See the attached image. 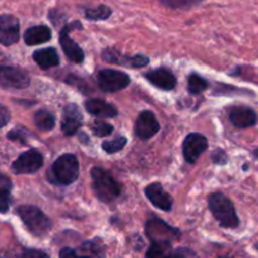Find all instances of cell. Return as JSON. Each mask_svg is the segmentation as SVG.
Segmentation results:
<instances>
[{
  "label": "cell",
  "mask_w": 258,
  "mask_h": 258,
  "mask_svg": "<svg viewBox=\"0 0 258 258\" xmlns=\"http://www.w3.org/2000/svg\"><path fill=\"white\" fill-rule=\"evenodd\" d=\"M217 95H253L252 91L244 90L242 88H237V86H229V85H218V90L215 91Z\"/></svg>",
  "instance_id": "obj_29"
},
{
  "label": "cell",
  "mask_w": 258,
  "mask_h": 258,
  "mask_svg": "<svg viewBox=\"0 0 258 258\" xmlns=\"http://www.w3.org/2000/svg\"><path fill=\"white\" fill-rule=\"evenodd\" d=\"M99 88L105 93H115L123 90L131 84V78L125 73L111 69H104L96 75Z\"/></svg>",
  "instance_id": "obj_8"
},
{
  "label": "cell",
  "mask_w": 258,
  "mask_h": 258,
  "mask_svg": "<svg viewBox=\"0 0 258 258\" xmlns=\"http://www.w3.org/2000/svg\"><path fill=\"white\" fill-rule=\"evenodd\" d=\"M146 235L152 243H172L181 237L177 228H173L157 217H152L146 222Z\"/></svg>",
  "instance_id": "obj_6"
},
{
  "label": "cell",
  "mask_w": 258,
  "mask_h": 258,
  "mask_svg": "<svg viewBox=\"0 0 258 258\" xmlns=\"http://www.w3.org/2000/svg\"><path fill=\"white\" fill-rule=\"evenodd\" d=\"M85 109L89 114L98 118H114L118 115L115 106L101 99H89L85 101Z\"/></svg>",
  "instance_id": "obj_18"
},
{
  "label": "cell",
  "mask_w": 258,
  "mask_h": 258,
  "mask_svg": "<svg viewBox=\"0 0 258 258\" xmlns=\"http://www.w3.org/2000/svg\"><path fill=\"white\" fill-rule=\"evenodd\" d=\"M74 29H83V24L80 21H74L71 23L64 24L63 28L59 32V43H61L63 53L71 62L81 63L84 61L85 54H84V51L80 48V46L71 39L70 32Z\"/></svg>",
  "instance_id": "obj_7"
},
{
  "label": "cell",
  "mask_w": 258,
  "mask_h": 258,
  "mask_svg": "<svg viewBox=\"0 0 258 258\" xmlns=\"http://www.w3.org/2000/svg\"><path fill=\"white\" fill-rule=\"evenodd\" d=\"M145 76L153 86L161 89V90H172L177 84V80H176L172 71L166 68L155 69V70L146 74Z\"/></svg>",
  "instance_id": "obj_17"
},
{
  "label": "cell",
  "mask_w": 258,
  "mask_h": 258,
  "mask_svg": "<svg viewBox=\"0 0 258 258\" xmlns=\"http://www.w3.org/2000/svg\"><path fill=\"white\" fill-rule=\"evenodd\" d=\"M17 214L23 220L29 232L37 237H43L51 230L52 222L39 208L34 205H22L17 209Z\"/></svg>",
  "instance_id": "obj_4"
},
{
  "label": "cell",
  "mask_w": 258,
  "mask_h": 258,
  "mask_svg": "<svg viewBox=\"0 0 258 258\" xmlns=\"http://www.w3.org/2000/svg\"><path fill=\"white\" fill-rule=\"evenodd\" d=\"M101 57L105 62L114 64H120V66H131V68H145L147 66L150 58L143 54H136V56H126V54L120 53L119 51L114 48L104 49Z\"/></svg>",
  "instance_id": "obj_11"
},
{
  "label": "cell",
  "mask_w": 258,
  "mask_h": 258,
  "mask_svg": "<svg viewBox=\"0 0 258 258\" xmlns=\"http://www.w3.org/2000/svg\"><path fill=\"white\" fill-rule=\"evenodd\" d=\"M43 166V156L37 150H28L22 153L12 165V171L16 175L34 173Z\"/></svg>",
  "instance_id": "obj_9"
},
{
  "label": "cell",
  "mask_w": 258,
  "mask_h": 258,
  "mask_svg": "<svg viewBox=\"0 0 258 258\" xmlns=\"http://www.w3.org/2000/svg\"><path fill=\"white\" fill-rule=\"evenodd\" d=\"M34 124L41 131H51L56 125V119H54L53 114L49 113L48 110L41 109L34 114Z\"/></svg>",
  "instance_id": "obj_23"
},
{
  "label": "cell",
  "mask_w": 258,
  "mask_h": 258,
  "mask_svg": "<svg viewBox=\"0 0 258 258\" xmlns=\"http://www.w3.org/2000/svg\"><path fill=\"white\" fill-rule=\"evenodd\" d=\"M158 131H160V123L152 111L145 110L140 113L135 124L136 137L140 140H150L156 133H158Z\"/></svg>",
  "instance_id": "obj_13"
},
{
  "label": "cell",
  "mask_w": 258,
  "mask_h": 258,
  "mask_svg": "<svg viewBox=\"0 0 258 258\" xmlns=\"http://www.w3.org/2000/svg\"><path fill=\"white\" fill-rule=\"evenodd\" d=\"M33 59L42 70H48V69L56 68L59 64V57L56 48L48 47V48L38 49L33 53Z\"/></svg>",
  "instance_id": "obj_19"
},
{
  "label": "cell",
  "mask_w": 258,
  "mask_h": 258,
  "mask_svg": "<svg viewBox=\"0 0 258 258\" xmlns=\"http://www.w3.org/2000/svg\"><path fill=\"white\" fill-rule=\"evenodd\" d=\"M126 138L125 137H116L114 138V140L111 141H105V142H103V145H101V147H103V150L105 151L106 153H116L119 152V151L123 150L124 147H125L126 145Z\"/></svg>",
  "instance_id": "obj_28"
},
{
  "label": "cell",
  "mask_w": 258,
  "mask_h": 258,
  "mask_svg": "<svg viewBox=\"0 0 258 258\" xmlns=\"http://www.w3.org/2000/svg\"><path fill=\"white\" fill-rule=\"evenodd\" d=\"M2 258H49L46 252L39 249H31V248L17 247L9 249L2 255Z\"/></svg>",
  "instance_id": "obj_22"
},
{
  "label": "cell",
  "mask_w": 258,
  "mask_h": 258,
  "mask_svg": "<svg viewBox=\"0 0 258 258\" xmlns=\"http://www.w3.org/2000/svg\"><path fill=\"white\" fill-rule=\"evenodd\" d=\"M91 129H93V133L96 137H106V136H110L113 133L114 128L111 124L96 120L91 126Z\"/></svg>",
  "instance_id": "obj_30"
},
{
  "label": "cell",
  "mask_w": 258,
  "mask_h": 258,
  "mask_svg": "<svg viewBox=\"0 0 258 258\" xmlns=\"http://www.w3.org/2000/svg\"><path fill=\"white\" fill-rule=\"evenodd\" d=\"M208 205L212 212L213 217L217 219L220 227L234 229L239 225V218H238L235 208L232 200L225 197L223 192H213L208 198Z\"/></svg>",
  "instance_id": "obj_1"
},
{
  "label": "cell",
  "mask_w": 258,
  "mask_h": 258,
  "mask_svg": "<svg viewBox=\"0 0 258 258\" xmlns=\"http://www.w3.org/2000/svg\"><path fill=\"white\" fill-rule=\"evenodd\" d=\"M208 148V140L200 133H190L186 136L182 143V153L186 162L195 163L198 158L205 152Z\"/></svg>",
  "instance_id": "obj_10"
},
{
  "label": "cell",
  "mask_w": 258,
  "mask_h": 258,
  "mask_svg": "<svg viewBox=\"0 0 258 258\" xmlns=\"http://www.w3.org/2000/svg\"><path fill=\"white\" fill-rule=\"evenodd\" d=\"M209 86V83L205 80L203 76L198 75V74H191L187 79V89L188 93L197 95V94L205 91Z\"/></svg>",
  "instance_id": "obj_24"
},
{
  "label": "cell",
  "mask_w": 258,
  "mask_h": 258,
  "mask_svg": "<svg viewBox=\"0 0 258 258\" xmlns=\"http://www.w3.org/2000/svg\"><path fill=\"white\" fill-rule=\"evenodd\" d=\"M79 162L76 156L71 155V153H66L62 155L54 161L52 165L51 177L52 182L57 183V185H71L75 182L79 177Z\"/></svg>",
  "instance_id": "obj_3"
},
{
  "label": "cell",
  "mask_w": 258,
  "mask_h": 258,
  "mask_svg": "<svg viewBox=\"0 0 258 258\" xmlns=\"http://www.w3.org/2000/svg\"><path fill=\"white\" fill-rule=\"evenodd\" d=\"M254 155H255V156H257V157H258V148H257V150H255V151H254Z\"/></svg>",
  "instance_id": "obj_35"
},
{
  "label": "cell",
  "mask_w": 258,
  "mask_h": 258,
  "mask_svg": "<svg viewBox=\"0 0 258 258\" xmlns=\"http://www.w3.org/2000/svg\"><path fill=\"white\" fill-rule=\"evenodd\" d=\"M204 0H162L163 6L171 9H180V11H188L195 7L200 6Z\"/></svg>",
  "instance_id": "obj_27"
},
{
  "label": "cell",
  "mask_w": 258,
  "mask_h": 258,
  "mask_svg": "<svg viewBox=\"0 0 258 258\" xmlns=\"http://www.w3.org/2000/svg\"><path fill=\"white\" fill-rule=\"evenodd\" d=\"M52 38V31L47 26H34L31 27L24 33V42L28 46L46 43Z\"/></svg>",
  "instance_id": "obj_20"
},
{
  "label": "cell",
  "mask_w": 258,
  "mask_h": 258,
  "mask_svg": "<svg viewBox=\"0 0 258 258\" xmlns=\"http://www.w3.org/2000/svg\"><path fill=\"white\" fill-rule=\"evenodd\" d=\"M31 84L28 74L8 62L4 54L0 53V86L3 89L23 90Z\"/></svg>",
  "instance_id": "obj_5"
},
{
  "label": "cell",
  "mask_w": 258,
  "mask_h": 258,
  "mask_svg": "<svg viewBox=\"0 0 258 258\" xmlns=\"http://www.w3.org/2000/svg\"><path fill=\"white\" fill-rule=\"evenodd\" d=\"M229 119L233 125L240 129L254 126L258 121L257 113L252 108L244 105L232 106L229 110Z\"/></svg>",
  "instance_id": "obj_15"
},
{
  "label": "cell",
  "mask_w": 258,
  "mask_h": 258,
  "mask_svg": "<svg viewBox=\"0 0 258 258\" xmlns=\"http://www.w3.org/2000/svg\"><path fill=\"white\" fill-rule=\"evenodd\" d=\"M7 137L11 141H21L22 143H26L27 131L24 128H21V126H17L7 135Z\"/></svg>",
  "instance_id": "obj_31"
},
{
  "label": "cell",
  "mask_w": 258,
  "mask_h": 258,
  "mask_svg": "<svg viewBox=\"0 0 258 258\" xmlns=\"http://www.w3.org/2000/svg\"><path fill=\"white\" fill-rule=\"evenodd\" d=\"M83 125V114L76 104L64 106L62 113L61 128L64 136H74Z\"/></svg>",
  "instance_id": "obj_14"
},
{
  "label": "cell",
  "mask_w": 258,
  "mask_h": 258,
  "mask_svg": "<svg viewBox=\"0 0 258 258\" xmlns=\"http://www.w3.org/2000/svg\"><path fill=\"white\" fill-rule=\"evenodd\" d=\"M91 178H93V190L100 202L109 204L118 199L121 191L120 185L108 171L101 167H93Z\"/></svg>",
  "instance_id": "obj_2"
},
{
  "label": "cell",
  "mask_w": 258,
  "mask_h": 258,
  "mask_svg": "<svg viewBox=\"0 0 258 258\" xmlns=\"http://www.w3.org/2000/svg\"><path fill=\"white\" fill-rule=\"evenodd\" d=\"M111 16V9L108 6H100L95 7V8H86L85 9V18L89 21H105Z\"/></svg>",
  "instance_id": "obj_25"
},
{
  "label": "cell",
  "mask_w": 258,
  "mask_h": 258,
  "mask_svg": "<svg viewBox=\"0 0 258 258\" xmlns=\"http://www.w3.org/2000/svg\"><path fill=\"white\" fill-rule=\"evenodd\" d=\"M145 194L146 197H147V199L150 200L156 208H158V209L163 210V212H170V210L172 209V198H171L170 194H167L163 190L161 183H150L148 186H146Z\"/></svg>",
  "instance_id": "obj_16"
},
{
  "label": "cell",
  "mask_w": 258,
  "mask_h": 258,
  "mask_svg": "<svg viewBox=\"0 0 258 258\" xmlns=\"http://www.w3.org/2000/svg\"><path fill=\"white\" fill-rule=\"evenodd\" d=\"M9 120H11V113L7 109V106L0 104V129L6 126L9 123Z\"/></svg>",
  "instance_id": "obj_34"
},
{
  "label": "cell",
  "mask_w": 258,
  "mask_h": 258,
  "mask_svg": "<svg viewBox=\"0 0 258 258\" xmlns=\"http://www.w3.org/2000/svg\"><path fill=\"white\" fill-rule=\"evenodd\" d=\"M171 250L170 243H152L146 252V258H167Z\"/></svg>",
  "instance_id": "obj_26"
},
{
  "label": "cell",
  "mask_w": 258,
  "mask_h": 258,
  "mask_svg": "<svg viewBox=\"0 0 258 258\" xmlns=\"http://www.w3.org/2000/svg\"><path fill=\"white\" fill-rule=\"evenodd\" d=\"M59 258H95L93 255H83V254H79L75 249L73 248H69V247H64L62 248L61 252H59Z\"/></svg>",
  "instance_id": "obj_32"
},
{
  "label": "cell",
  "mask_w": 258,
  "mask_h": 258,
  "mask_svg": "<svg viewBox=\"0 0 258 258\" xmlns=\"http://www.w3.org/2000/svg\"><path fill=\"white\" fill-rule=\"evenodd\" d=\"M212 160L215 165H225V163L228 162V156L222 148H217V150L212 153Z\"/></svg>",
  "instance_id": "obj_33"
},
{
  "label": "cell",
  "mask_w": 258,
  "mask_h": 258,
  "mask_svg": "<svg viewBox=\"0 0 258 258\" xmlns=\"http://www.w3.org/2000/svg\"><path fill=\"white\" fill-rule=\"evenodd\" d=\"M12 181L8 176L0 173V213L6 214L11 207V192H12Z\"/></svg>",
  "instance_id": "obj_21"
},
{
  "label": "cell",
  "mask_w": 258,
  "mask_h": 258,
  "mask_svg": "<svg viewBox=\"0 0 258 258\" xmlns=\"http://www.w3.org/2000/svg\"><path fill=\"white\" fill-rule=\"evenodd\" d=\"M21 37V24L17 17L12 14L0 16V43L12 46L17 43Z\"/></svg>",
  "instance_id": "obj_12"
}]
</instances>
